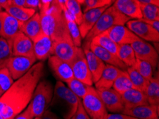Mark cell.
Segmentation results:
<instances>
[{"instance_id":"f907efd6","label":"cell","mask_w":159,"mask_h":119,"mask_svg":"<svg viewBox=\"0 0 159 119\" xmlns=\"http://www.w3.org/2000/svg\"><path fill=\"white\" fill-rule=\"evenodd\" d=\"M76 1L78 2L80 4H84V0H76Z\"/></svg>"},{"instance_id":"681fc988","label":"cell","mask_w":159,"mask_h":119,"mask_svg":"<svg viewBox=\"0 0 159 119\" xmlns=\"http://www.w3.org/2000/svg\"><path fill=\"white\" fill-rule=\"evenodd\" d=\"M54 1L56 2L57 4H59L62 10L63 11L66 10V7H65V0H54Z\"/></svg>"},{"instance_id":"6f0895ef","label":"cell","mask_w":159,"mask_h":119,"mask_svg":"<svg viewBox=\"0 0 159 119\" xmlns=\"http://www.w3.org/2000/svg\"><path fill=\"white\" fill-rule=\"evenodd\" d=\"M154 119H158V118H154Z\"/></svg>"},{"instance_id":"74e56055","label":"cell","mask_w":159,"mask_h":119,"mask_svg":"<svg viewBox=\"0 0 159 119\" xmlns=\"http://www.w3.org/2000/svg\"><path fill=\"white\" fill-rule=\"evenodd\" d=\"M14 80L7 67L0 69V89L5 92L13 84Z\"/></svg>"},{"instance_id":"d6986e66","label":"cell","mask_w":159,"mask_h":119,"mask_svg":"<svg viewBox=\"0 0 159 119\" xmlns=\"http://www.w3.org/2000/svg\"><path fill=\"white\" fill-rule=\"evenodd\" d=\"M108 7L109 6L102 7V8L92 9L84 11V13H83L82 20H81V24L79 25L81 38L85 39L86 36L93 27L100 16Z\"/></svg>"},{"instance_id":"816d5d0a","label":"cell","mask_w":159,"mask_h":119,"mask_svg":"<svg viewBox=\"0 0 159 119\" xmlns=\"http://www.w3.org/2000/svg\"><path fill=\"white\" fill-rule=\"evenodd\" d=\"M4 94V92L2 91L1 89H0V97H1V96H2V94Z\"/></svg>"},{"instance_id":"9f6ffc18","label":"cell","mask_w":159,"mask_h":119,"mask_svg":"<svg viewBox=\"0 0 159 119\" xmlns=\"http://www.w3.org/2000/svg\"><path fill=\"white\" fill-rule=\"evenodd\" d=\"M34 119H40V118L39 117H36V118H34Z\"/></svg>"},{"instance_id":"ba28073f","label":"cell","mask_w":159,"mask_h":119,"mask_svg":"<svg viewBox=\"0 0 159 119\" xmlns=\"http://www.w3.org/2000/svg\"><path fill=\"white\" fill-rule=\"evenodd\" d=\"M96 91L107 111H109L111 113L122 112L125 106L121 94L112 88L98 89H96Z\"/></svg>"},{"instance_id":"ac0fdd59","label":"cell","mask_w":159,"mask_h":119,"mask_svg":"<svg viewBox=\"0 0 159 119\" xmlns=\"http://www.w3.org/2000/svg\"><path fill=\"white\" fill-rule=\"evenodd\" d=\"M80 48L76 47L72 42L66 41L55 42L53 48V55L70 64Z\"/></svg>"},{"instance_id":"b9f144b4","label":"cell","mask_w":159,"mask_h":119,"mask_svg":"<svg viewBox=\"0 0 159 119\" xmlns=\"http://www.w3.org/2000/svg\"><path fill=\"white\" fill-rule=\"evenodd\" d=\"M25 7L26 8L35 9H39L42 7V0H26Z\"/></svg>"},{"instance_id":"3957f363","label":"cell","mask_w":159,"mask_h":119,"mask_svg":"<svg viewBox=\"0 0 159 119\" xmlns=\"http://www.w3.org/2000/svg\"><path fill=\"white\" fill-rule=\"evenodd\" d=\"M79 100L63 82L57 81L49 106L56 109L64 119H71L77 110Z\"/></svg>"},{"instance_id":"277c9868","label":"cell","mask_w":159,"mask_h":119,"mask_svg":"<svg viewBox=\"0 0 159 119\" xmlns=\"http://www.w3.org/2000/svg\"><path fill=\"white\" fill-rule=\"evenodd\" d=\"M129 20L131 19L119 12L114 6H109L103 12L93 27L86 36V42H91L95 36L114 26L125 25Z\"/></svg>"},{"instance_id":"1f68e13d","label":"cell","mask_w":159,"mask_h":119,"mask_svg":"<svg viewBox=\"0 0 159 119\" xmlns=\"http://www.w3.org/2000/svg\"><path fill=\"white\" fill-rule=\"evenodd\" d=\"M112 89L121 94L131 89H134L126 71H122L112 85Z\"/></svg>"},{"instance_id":"d6a6232c","label":"cell","mask_w":159,"mask_h":119,"mask_svg":"<svg viewBox=\"0 0 159 119\" xmlns=\"http://www.w3.org/2000/svg\"><path fill=\"white\" fill-rule=\"evenodd\" d=\"M126 72L129 74L132 84H133L134 88L139 90V91H143L145 93L147 85H148V80L143 77L139 73L134 69V67H128L126 69Z\"/></svg>"},{"instance_id":"7402d4cb","label":"cell","mask_w":159,"mask_h":119,"mask_svg":"<svg viewBox=\"0 0 159 119\" xmlns=\"http://www.w3.org/2000/svg\"><path fill=\"white\" fill-rule=\"evenodd\" d=\"M158 107L148 104L124 108L121 113L138 119H154L158 118Z\"/></svg>"},{"instance_id":"d4e9b609","label":"cell","mask_w":159,"mask_h":119,"mask_svg":"<svg viewBox=\"0 0 159 119\" xmlns=\"http://www.w3.org/2000/svg\"><path fill=\"white\" fill-rule=\"evenodd\" d=\"M21 32L25 34L32 41L42 33L41 19L39 12H36L30 19L22 23Z\"/></svg>"},{"instance_id":"f5cc1de1","label":"cell","mask_w":159,"mask_h":119,"mask_svg":"<svg viewBox=\"0 0 159 119\" xmlns=\"http://www.w3.org/2000/svg\"><path fill=\"white\" fill-rule=\"evenodd\" d=\"M1 30H2V21H1V19H0V32H1Z\"/></svg>"},{"instance_id":"8fae6325","label":"cell","mask_w":159,"mask_h":119,"mask_svg":"<svg viewBox=\"0 0 159 119\" xmlns=\"http://www.w3.org/2000/svg\"><path fill=\"white\" fill-rule=\"evenodd\" d=\"M127 27L141 39L148 42H158L159 32L156 31L150 25L142 21L140 19L129 20L126 24Z\"/></svg>"},{"instance_id":"2e32d148","label":"cell","mask_w":159,"mask_h":119,"mask_svg":"<svg viewBox=\"0 0 159 119\" xmlns=\"http://www.w3.org/2000/svg\"><path fill=\"white\" fill-rule=\"evenodd\" d=\"M13 56L35 57L34 54L33 42L22 32H19L11 42Z\"/></svg>"},{"instance_id":"bcb514c9","label":"cell","mask_w":159,"mask_h":119,"mask_svg":"<svg viewBox=\"0 0 159 119\" xmlns=\"http://www.w3.org/2000/svg\"><path fill=\"white\" fill-rule=\"evenodd\" d=\"M139 4H154L159 7V0H137Z\"/></svg>"},{"instance_id":"6da1fadb","label":"cell","mask_w":159,"mask_h":119,"mask_svg":"<svg viewBox=\"0 0 159 119\" xmlns=\"http://www.w3.org/2000/svg\"><path fill=\"white\" fill-rule=\"evenodd\" d=\"M44 67L42 62L36 63L0 97V115L4 119H14L27 107L36 86L44 76Z\"/></svg>"},{"instance_id":"836d02e7","label":"cell","mask_w":159,"mask_h":119,"mask_svg":"<svg viewBox=\"0 0 159 119\" xmlns=\"http://www.w3.org/2000/svg\"><path fill=\"white\" fill-rule=\"evenodd\" d=\"M67 87L78 97V98L81 100L88 91L90 90L92 86H89V85L83 83L82 81L73 78L69 82L66 83Z\"/></svg>"},{"instance_id":"30bf717a","label":"cell","mask_w":159,"mask_h":119,"mask_svg":"<svg viewBox=\"0 0 159 119\" xmlns=\"http://www.w3.org/2000/svg\"><path fill=\"white\" fill-rule=\"evenodd\" d=\"M35 57L13 56L7 64V69L14 80H17L28 72L37 62Z\"/></svg>"},{"instance_id":"7bdbcfd3","label":"cell","mask_w":159,"mask_h":119,"mask_svg":"<svg viewBox=\"0 0 159 119\" xmlns=\"http://www.w3.org/2000/svg\"><path fill=\"white\" fill-rule=\"evenodd\" d=\"M106 119H138L132 116L126 115V114L119 113H108Z\"/></svg>"},{"instance_id":"8992f818","label":"cell","mask_w":159,"mask_h":119,"mask_svg":"<svg viewBox=\"0 0 159 119\" xmlns=\"http://www.w3.org/2000/svg\"><path fill=\"white\" fill-rule=\"evenodd\" d=\"M81 103L91 119H106L108 111L98 96L96 89L91 86L88 93L81 99Z\"/></svg>"},{"instance_id":"603a6c76","label":"cell","mask_w":159,"mask_h":119,"mask_svg":"<svg viewBox=\"0 0 159 119\" xmlns=\"http://www.w3.org/2000/svg\"><path fill=\"white\" fill-rule=\"evenodd\" d=\"M121 71L122 70L119 68L111 65L106 64L102 76L95 83L96 89L112 88V85L114 81Z\"/></svg>"},{"instance_id":"db71d44e","label":"cell","mask_w":159,"mask_h":119,"mask_svg":"<svg viewBox=\"0 0 159 119\" xmlns=\"http://www.w3.org/2000/svg\"><path fill=\"white\" fill-rule=\"evenodd\" d=\"M12 1H13V0H8L9 4H11V2H12Z\"/></svg>"},{"instance_id":"f6af8a7d","label":"cell","mask_w":159,"mask_h":119,"mask_svg":"<svg viewBox=\"0 0 159 119\" xmlns=\"http://www.w3.org/2000/svg\"><path fill=\"white\" fill-rule=\"evenodd\" d=\"M140 19L143 22L148 24V25H150L156 31L159 32V20H148V19H144L143 18Z\"/></svg>"},{"instance_id":"4316f807","label":"cell","mask_w":159,"mask_h":119,"mask_svg":"<svg viewBox=\"0 0 159 119\" xmlns=\"http://www.w3.org/2000/svg\"><path fill=\"white\" fill-rule=\"evenodd\" d=\"M145 94L148 104L158 107L159 103V78L157 76L152 77L147 85Z\"/></svg>"},{"instance_id":"83f0119b","label":"cell","mask_w":159,"mask_h":119,"mask_svg":"<svg viewBox=\"0 0 159 119\" xmlns=\"http://www.w3.org/2000/svg\"><path fill=\"white\" fill-rule=\"evenodd\" d=\"M63 11L64 12L65 16H66L67 27H68L69 35L71 36L72 42L76 47H81L82 38H81L80 31H79V25L76 24L75 20L66 9Z\"/></svg>"},{"instance_id":"4dcf8cb0","label":"cell","mask_w":159,"mask_h":119,"mask_svg":"<svg viewBox=\"0 0 159 119\" xmlns=\"http://www.w3.org/2000/svg\"><path fill=\"white\" fill-rule=\"evenodd\" d=\"M12 57L11 42L0 36V69L7 66Z\"/></svg>"},{"instance_id":"11a10c76","label":"cell","mask_w":159,"mask_h":119,"mask_svg":"<svg viewBox=\"0 0 159 119\" xmlns=\"http://www.w3.org/2000/svg\"><path fill=\"white\" fill-rule=\"evenodd\" d=\"M0 119H4L3 117H2V116H1V115H0Z\"/></svg>"},{"instance_id":"9a60e30c","label":"cell","mask_w":159,"mask_h":119,"mask_svg":"<svg viewBox=\"0 0 159 119\" xmlns=\"http://www.w3.org/2000/svg\"><path fill=\"white\" fill-rule=\"evenodd\" d=\"M82 49L85 55L89 69L91 72L93 82L95 84L102 76L106 64L91 50L90 42H86L84 43Z\"/></svg>"},{"instance_id":"44dd1931","label":"cell","mask_w":159,"mask_h":119,"mask_svg":"<svg viewBox=\"0 0 159 119\" xmlns=\"http://www.w3.org/2000/svg\"><path fill=\"white\" fill-rule=\"evenodd\" d=\"M90 48L93 54L99 58L103 63H105V64L114 66L122 71H126L127 66L121 62V60L118 57L117 55L112 54L106 50L105 48L91 42H90Z\"/></svg>"},{"instance_id":"52a82bcc","label":"cell","mask_w":159,"mask_h":119,"mask_svg":"<svg viewBox=\"0 0 159 119\" xmlns=\"http://www.w3.org/2000/svg\"><path fill=\"white\" fill-rule=\"evenodd\" d=\"M131 46L134 51L136 59L148 62L153 69H155L157 66L158 55L151 43L139 38L131 43Z\"/></svg>"},{"instance_id":"c3c4849f","label":"cell","mask_w":159,"mask_h":119,"mask_svg":"<svg viewBox=\"0 0 159 119\" xmlns=\"http://www.w3.org/2000/svg\"><path fill=\"white\" fill-rule=\"evenodd\" d=\"M9 4L8 0H0V11H2V9H5Z\"/></svg>"},{"instance_id":"7dc6e473","label":"cell","mask_w":159,"mask_h":119,"mask_svg":"<svg viewBox=\"0 0 159 119\" xmlns=\"http://www.w3.org/2000/svg\"><path fill=\"white\" fill-rule=\"evenodd\" d=\"M26 0H13L11 2V4L16 6H20V7H25Z\"/></svg>"},{"instance_id":"5bb4252c","label":"cell","mask_w":159,"mask_h":119,"mask_svg":"<svg viewBox=\"0 0 159 119\" xmlns=\"http://www.w3.org/2000/svg\"><path fill=\"white\" fill-rule=\"evenodd\" d=\"M0 19L2 21V30L0 36L7 40L12 42L13 38L19 32H21L22 22L14 18L7 11H0Z\"/></svg>"},{"instance_id":"f35d334b","label":"cell","mask_w":159,"mask_h":119,"mask_svg":"<svg viewBox=\"0 0 159 119\" xmlns=\"http://www.w3.org/2000/svg\"><path fill=\"white\" fill-rule=\"evenodd\" d=\"M114 0H84L85 9L84 11L92 9L102 8L107 6H110Z\"/></svg>"},{"instance_id":"ffe728a7","label":"cell","mask_w":159,"mask_h":119,"mask_svg":"<svg viewBox=\"0 0 159 119\" xmlns=\"http://www.w3.org/2000/svg\"><path fill=\"white\" fill-rule=\"evenodd\" d=\"M113 6L131 19L142 18L140 4L137 0H114Z\"/></svg>"},{"instance_id":"7c38bea8","label":"cell","mask_w":159,"mask_h":119,"mask_svg":"<svg viewBox=\"0 0 159 119\" xmlns=\"http://www.w3.org/2000/svg\"><path fill=\"white\" fill-rule=\"evenodd\" d=\"M32 42L34 54L37 60L44 61L53 55L54 42L48 35L42 32Z\"/></svg>"},{"instance_id":"e0dca14e","label":"cell","mask_w":159,"mask_h":119,"mask_svg":"<svg viewBox=\"0 0 159 119\" xmlns=\"http://www.w3.org/2000/svg\"><path fill=\"white\" fill-rule=\"evenodd\" d=\"M107 33L108 36L118 45L131 44L139 38L124 25L113 26L107 31Z\"/></svg>"},{"instance_id":"cb8c5ba5","label":"cell","mask_w":159,"mask_h":119,"mask_svg":"<svg viewBox=\"0 0 159 119\" xmlns=\"http://www.w3.org/2000/svg\"><path fill=\"white\" fill-rule=\"evenodd\" d=\"M125 108H131L141 105H148L144 92L136 89H131L121 94Z\"/></svg>"},{"instance_id":"4fadbf2b","label":"cell","mask_w":159,"mask_h":119,"mask_svg":"<svg viewBox=\"0 0 159 119\" xmlns=\"http://www.w3.org/2000/svg\"><path fill=\"white\" fill-rule=\"evenodd\" d=\"M48 64L59 81L66 84L74 78L71 65L56 56H51L48 60Z\"/></svg>"},{"instance_id":"ab89813d","label":"cell","mask_w":159,"mask_h":119,"mask_svg":"<svg viewBox=\"0 0 159 119\" xmlns=\"http://www.w3.org/2000/svg\"><path fill=\"white\" fill-rule=\"evenodd\" d=\"M71 119H91V118L89 117L87 113L86 112L85 109L84 108L81 100H79V106H78V108H77V110L75 112V113L73 115V116L71 118Z\"/></svg>"},{"instance_id":"ee69618b","label":"cell","mask_w":159,"mask_h":119,"mask_svg":"<svg viewBox=\"0 0 159 119\" xmlns=\"http://www.w3.org/2000/svg\"><path fill=\"white\" fill-rule=\"evenodd\" d=\"M40 119H60L56 113L50 110H47L43 113V115L39 117Z\"/></svg>"},{"instance_id":"60d3db41","label":"cell","mask_w":159,"mask_h":119,"mask_svg":"<svg viewBox=\"0 0 159 119\" xmlns=\"http://www.w3.org/2000/svg\"><path fill=\"white\" fill-rule=\"evenodd\" d=\"M34 116H32V111H31V107L30 104L27 106L22 112L18 114L14 119H34Z\"/></svg>"},{"instance_id":"7a4b0ae2","label":"cell","mask_w":159,"mask_h":119,"mask_svg":"<svg viewBox=\"0 0 159 119\" xmlns=\"http://www.w3.org/2000/svg\"><path fill=\"white\" fill-rule=\"evenodd\" d=\"M39 13L42 32L49 36L53 42H72L64 12L54 0H42Z\"/></svg>"},{"instance_id":"e575fe53","label":"cell","mask_w":159,"mask_h":119,"mask_svg":"<svg viewBox=\"0 0 159 119\" xmlns=\"http://www.w3.org/2000/svg\"><path fill=\"white\" fill-rule=\"evenodd\" d=\"M65 7L66 10L72 16L76 24L79 25L82 20L83 12L81 4L76 0H65Z\"/></svg>"},{"instance_id":"5b68a950","label":"cell","mask_w":159,"mask_h":119,"mask_svg":"<svg viewBox=\"0 0 159 119\" xmlns=\"http://www.w3.org/2000/svg\"><path fill=\"white\" fill-rule=\"evenodd\" d=\"M54 87L47 80L39 81L34 91L32 100L30 103L34 118L41 117L47 110L52 100Z\"/></svg>"},{"instance_id":"8d00e7d4","label":"cell","mask_w":159,"mask_h":119,"mask_svg":"<svg viewBox=\"0 0 159 119\" xmlns=\"http://www.w3.org/2000/svg\"><path fill=\"white\" fill-rule=\"evenodd\" d=\"M132 67H134V69L148 81L153 77V68L148 62L136 59V62Z\"/></svg>"},{"instance_id":"f1b7e54d","label":"cell","mask_w":159,"mask_h":119,"mask_svg":"<svg viewBox=\"0 0 159 119\" xmlns=\"http://www.w3.org/2000/svg\"><path fill=\"white\" fill-rule=\"evenodd\" d=\"M91 42L105 48L106 50L108 51V52L112 53V54L117 55L119 45L116 43L114 41L108 36L107 31H104V32L95 36V37L91 40Z\"/></svg>"},{"instance_id":"d590c367","label":"cell","mask_w":159,"mask_h":119,"mask_svg":"<svg viewBox=\"0 0 159 119\" xmlns=\"http://www.w3.org/2000/svg\"><path fill=\"white\" fill-rule=\"evenodd\" d=\"M142 18L148 20H159V7L154 4H140Z\"/></svg>"},{"instance_id":"484cf974","label":"cell","mask_w":159,"mask_h":119,"mask_svg":"<svg viewBox=\"0 0 159 119\" xmlns=\"http://www.w3.org/2000/svg\"><path fill=\"white\" fill-rule=\"evenodd\" d=\"M5 11L22 23L30 19L37 12L35 9L26 8L25 7L16 6L11 4L7 7Z\"/></svg>"},{"instance_id":"f546056e","label":"cell","mask_w":159,"mask_h":119,"mask_svg":"<svg viewBox=\"0 0 159 119\" xmlns=\"http://www.w3.org/2000/svg\"><path fill=\"white\" fill-rule=\"evenodd\" d=\"M117 56L127 68L133 66L136 62V58L131 44L119 45Z\"/></svg>"},{"instance_id":"9c48e42d","label":"cell","mask_w":159,"mask_h":119,"mask_svg":"<svg viewBox=\"0 0 159 119\" xmlns=\"http://www.w3.org/2000/svg\"><path fill=\"white\" fill-rule=\"evenodd\" d=\"M71 67L73 71L74 77L82 81L83 83L92 86L93 82L91 77V72L89 71L85 55L81 48L79 50L76 56L71 62Z\"/></svg>"}]
</instances>
